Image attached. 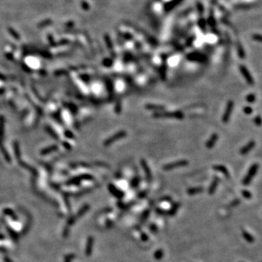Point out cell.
I'll use <instances>...</instances> for the list:
<instances>
[{
  "mask_svg": "<svg viewBox=\"0 0 262 262\" xmlns=\"http://www.w3.org/2000/svg\"><path fill=\"white\" fill-rule=\"evenodd\" d=\"M127 136V132L125 130H121L120 132L117 133L116 134H114V136H112V137H110L108 139V140H106V141L104 143L105 145H106V146H108V145H110L111 144H112V143L117 141L120 140L121 138H123Z\"/></svg>",
  "mask_w": 262,
  "mask_h": 262,
  "instance_id": "cell-6",
  "label": "cell"
},
{
  "mask_svg": "<svg viewBox=\"0 0 262 262\" xmlns=\"http://www.w3.org/2000/svg\"><path fill=\"white\" fill-rule=\"evenodd\" d=\"M145 108L149 111H154L155 112H162L165 109V106L163 105L160 104H147L145 105Z\"/></svg>",
  "mask_w": 262,
  "mask_h": 262,
  "instance_id": "cell-8",
  "label": "cell"
},
{
  "mask_svg": "<svg viewBox=\"0 0 262 262\" xmlns=\"http://www.w3.org/2000/svg\"><path fill=\"white\" fill-rule=\"evenodd\" d=\"M246 100L247 102H248L249 104H252L256 100V96L255 94L250 93L246 96Z\"/></svg>",
  "mask_w": 262,
  "mask_h": 262,
  "instance_id": "cell-14",
  "label": "cell"
},
{
  "mask_svg": "<svg viewBox=\"0 0 262 262\" xmlns=\"http://www.w3.org/2000/svg\"><path fill=\"white\" fill-rule=\"evenodd\" d=\"M243 194L244 195V196L245 197H251V193L249 192V191H246V190H245V191H243Z\"/></svg>",
  "mask_w": 262,
  "mask_h": 262,
  "instance_id": "cell-18",
  "label": "cell"
},
{
  "mask_svg": "<svg viewBox=\"0 0 262 262\" xmlns=\"http://www.w3.org/2000/svg\"><path fill=\"white\" fill-rule=\"evenodd\" d=\"M259 168V165L258 163H254L251 166V168H249L248 171L247 175L245 176V178H243V183L244 185H248L251 182L252 179L254 178L258 172V170Z\"/></svg>",
  "mask_w": 262,
  "mask_h": 262,
  "instance_id": "cell-2",
  "label": "cell"
},
{
  "mask_svg": "<svg viewBox=\"0 0 262 262\" xmlns=\"http://www.w3.org/2000/svg\"><path fill=\"white\" fill-rule=\"evenodd\" d=\"M255 146L256 142L254 141H249L245 146H244L243 148L241 149L240 151H239V153H240V154L242 155H246L254 148Z\"/></svg>",
  "mask_w": 262,
  "mask_h": 262,
  "instance_id": "cell-9",
  "label": "cell"
},
{
  "mask_svg": "<svg viewBox=\"0 0 262 262\" xmlns=\"http://www.w3.org/2000/svg\"><path fill=\"white\" fill-rule=\"evenodd\" d=\"M234 108V101L231 100H229L227 102V106H226L225 111L223 112V117H222V121L223 123H228L229 120H230L231 113H232Z\"/></svg>",
  "mask_w": 262,
  "mask_h": 262,
  "instance_id": "cell-4",
  "label": "cell"
},
{
  "mask_svg": "<svg viewBox=\"0 0 262 262\" xmlns=\"http://www.w3.org/2000/svg\"><path fill=\"white\" fill-rule=\"evenodd\" d=\"M213 170H216L218 172H220L222 173V174L224 175L226 177H229V173L228 169H227L224 165H213Z\"/></svg>",
  "mask_w": 262,
  "mask_h": 262,
  "instance_id": "cell-11",
  "label": "cell"
},
{
  "mask_svg": "<svg viewBox=\"0 0 262 262\" xmlns=\"http://www.w3.org/2000/svg\"><path fill=\"white\" fill-rule=\"evenodd\" d=\"M243 112L245 113V114H247V115H250V114H251L253 112V109L251 106H247L243 108Z\"/></svg>",
  "mask_w": 262,
  "mask_h": 262,
  "instance_id": "cell-15",
  "label": "cell"
},
{
  "mask_svg": "<svg viewBox=\"0 0 262 262\" xmlns=\"http://www.w3.org/2000/svg\"><path fill=\"white\" fill-rule=\"evenodd\" d=\"M239 70H240L242 75H243L244 79L246 80L248 84H251V85H253V84H254V80H253V76H252L251 74L250 73L248 69L245 66L241 65L239 66Z\"/></svg>",
  "mask_w": 262,
  "mask_h": 262,
  "instance_id": "cell-5",
  "label": "cell"
},
{
  "mask_svg": "<svg viewBox=\"0 0 262 262\" xmlns=\"http://www.w3.org/2000/svg\"><path fill=\"white\" fill-rule=\"evenodd\" d=\"M218 139H219V135H218V133H213L212 136H211V138H209V140L207 141L206 144H205L206 148L209 149L213 148L215 146V144H216L218 141Z\"/></svg>",
  "mask_w": 262,
  "mask_h": 262,
  "instance_id": "cell-10",
  "label": "cell"
},
{
  "mask_svg": "<svg viewBox=\"0 0 262 262\" xmlns=\"http://www.w3.org/2000/svg\"><path fill=\"white\" fill-rule=\"evenodd\" d=\"M189 165V161L186 160H180L175 161V162L168 163V164L165 165L163 166V170L165 171H169L174 170V169L178 168H181V167H185Z\"/></svg>",
  "mask_w": 262,
  "mask_h": 262,
  "instance_id": "cell-3",
  "label": "cell"
},
{
  "mask_svg": "<svg viewBox=\"0 0 262 262\" xmlns=\"http://www.w3.org/2000/svg\"><path fill=\"white\" fill-rule=\"evenodd\" d=\"M219 183V177L215 176V178H213V182L211 183V186H210V188H209V190H208L209 194H213V193H214V191H215V189H216V188H217Z\"/></svg>",
  "mask_w": 262,
  "mask_h": 262,
  "instance_id": "cell-12",
  "label": "cell"
},
{
  "mask_svg": "<svg viewBox=\"0 0 262 262\" xmlns=\"http://www.w3.org/2000/svg\"><path fill=\"white\" fill-rule=\"evenodd\" d=\"M254 123L258 126H260L261 125V118L260 115H258L254 118Z\"/></svg>",
  "mask_w": 262,
  "mask_h": 262,
  "instance_id": "cell-17",
  "label": "cell"
},
{
  "mask_svg": "<svg viewBox=\"0 0 262 262\" xmlns=\"http://www.w3.org/2000/svg\"><path fill=\"white\" fill-rule=\"evenodd\" d=\"M141 165L142 169L143 170H144L147 180H148V181H151V180H152V172H151L150 168L149 166L148 163H147V162L144 159H141Z\"/></svg>",
  "mask_w": 262,
  "mask_h": 262,
  "instance_id": "cell-7",
  "label": "cell"
},
{
  "mask_svg": "<svg viewBox=\"0 0 262 262\" xmlns=\"http://www.w3.org/2000/svg\"><path fill=\"white\" fill-rule=\"evenodd\" d=\"M203 190V189L201 188V187H197V188H191L190 189H189L188 192L189 194H197V193L201 192Z\"/></svg>",
  "mask_w": 262,
  "mask_h": 262,
  "instance_id": "cell-13",
  "label": "cell"
},
{
  "mask_svg": "<svg viewBox=\"0 0 262 262\" xmlns=\"http://www.w3.org/2000/svg\"><path fill=\"white\" fill-rule=\"evenodd\" d=\"M153 117L157 119H176V120H183L184 118V114L181 111L176 112H158L153 114Z\"/></svg>",
  "mask_w": 262,
  "mask_h": 262,
  "instance_id": "cell-1",
  "label": "cell"
},
{
  "mask_svg": "<svg viewBox=\"0 0 262 262\" xmlns=\"http://www.w3.org/2000/svg\"><path fill=\"white\" fill-rule=\"evenodd\" d=\"M139 182H140V178H139L138 176H136V177H135V178H133V179L132 183H131V185H132L133 187H136L138 185Z\"/></svg>",
  "mask_w": 262,
  "mask_h": 262,
  "instance_id": "cell-16",
  "label": "cell"
}]
</instances>
